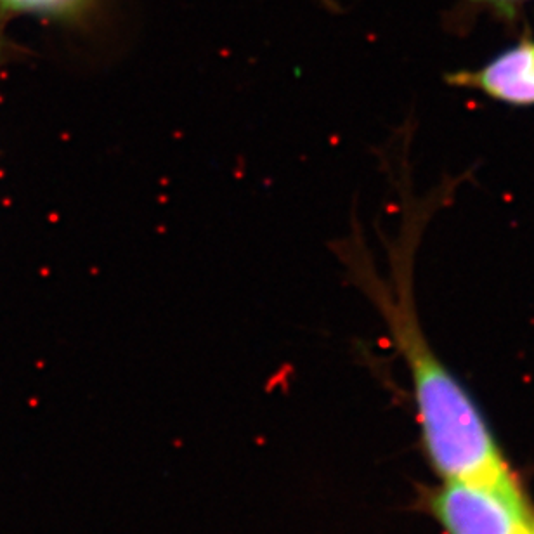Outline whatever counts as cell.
I'll return each instance as SVG.
<instances>
[{"label": "cell", "instance_id": "obj_4", "mask_svg": "<svg viewBox=\"0 0 534 534\" xmlns=\"http://www.w3.org/2000/svg\"><path fill=\"white\" fill-rule=\"evenodd\" d=\"M102 0H0V23L12 18H40L61 24H84Z\"/></svg>", "mask_w": 534, "mask_h": 534}, {"label": "cell", "instance_id": "obj_3", "mask_svg": "<svg viewBox=\"0 0 534 534\" xmlns=\"http://www.w3.org/2000/svg\"><path fill=\"white\" fill-rule=\"evenodd\" d=\"M449 85L469 89L513 108L534 106V39L525 37L503 49L482 66L444 77Z\"/></svg>", "mask_w": 534, "mask_h": 534}, {"label": "cell", "instance_id": "obj_5", "mask_svg": "<svg viewBox=\"0 0 534 534\" xmlns=\"http://www.w3.org/2000/svg\"><path fill=\"white\" fill-rule=\"evenodd\" d=\"M474 6H481L486 9L494 11L496 14H500L502 18H515L517 11L527 2L532 0H469Z\"/></svg>", "mask_w": 534, "mask_h": 534}, {"label": "cell", "instance_id": "obj_2", "mask_svg": "<svg viewBox=\"0 0 534 534\" xmlns=\"http://www.w3.org/2000/svg\"><path fill=\"white\" fill-rule=\"evenodd\" d=\"M432 508L448 534H534V515L522 494L446 481Z\"/></svg>", "mask_w": 534, "mask_h": 534}, {"label": "cell", "instance_id": "obj_1", "mask_svg": "<svg viewBox=\"0 0 534 534\" xmlns=\"http://www.w3.org/2000/svg\"><path fill=\"white\" fill-rule=\"evenodd\" d=\"M421 215L423 210L418 208L415 219L404 226V236L399 238L392 257L390 278L385 279L375 272L366 276L359 269L358 278L380 309L397 350L406 361L423 439L436 470L446 481L522 494L479 408L439 359L421 328L411 283L413 250L423 226Z\"/></svg>", "mask_w": 534, "mask_h": 534}]
</instances>
